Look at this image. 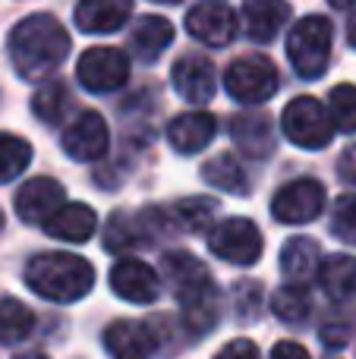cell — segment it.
I'll return each mask as SVG.
<instances>
[{
    "label": "cell",
    "mask_w": 356,
    "mask_h": 359,
    "mask_svg": "<svg viewBox=\"0 0 356 359\" xmlns=\"http://www.w3.org/2000/svg\"><path fill=\"white\" fill-rule=\"evenodd\" d=\"M350 334H353L350 318H334V322H325V328H322V344L331 350H341L347 341H350Z\"/></svg>",
    "instance_id": "obj_34"
},
{
    "label": "cell",
    "mask_w": 356,
    "mask_h": 359,
    "mask_svg": "<svg viewBox=\"0 0 356 359\" xmlns=\"http://www.w3.org/2000/svg\"><path fill=\"white\" fill-rule=\"evenodd\" d=\"M214 359H259V347L252 341H246V337H240V341L227 344Z\"/></svg>",
    "instance_id": "obj_35"
},
{
    "label": "cell",
    "mask_w": 356,
    "mask_h": 359,
    "mask_svg": "<svg viewBox=\"0 0 356 359\" xmlns=\"http://www.w3.org/2000/svg\"><path fill=\"white\" fill-rule=\"evenodd\" d=\"M331 22L325 16H306L290 29L287 57L303 79H319L331 57Z\"/></svg>",
    "instance_id": "obj_3"
},
{
    "label": "cell",
    "mask_w": 356,
    "mask_h": 359,
    "mask_svg": "<svg viewBox=\"0 0 356 359\" xmlns=\"http://www.w3.org/2000/svg\"><path fill=\"white\" fill-rule=\"evenodd\" d=\"M271 359H309V353H306V347H300L296 341H281V344H275Z\"/></svg>",
    "instance_id": "obj_37"
},
{
    "label": "cell",
    "mask_w": 356,
    "mask_h": 359,
    "mask_svg": "<svg viewBox=\"0 0 356 359\" xmlns=\"http://www.w3.org/2000/svg\"><path fill=\"white\" fill-rule=\"evenodd\" d=\"M111 290L120 299L136 306H149L161 297V278L155 274V268L145 265L139 259H120L111 268Z\"/></svg>",
    "instance_id": "obj_12"
},
{
    "label": "cell",
    "mask_w": 356,
    "mask_h": 359,
    "mask_svg": "<svg viewBox=\"0 0 356 359\" xmlns=\"http://www.w3.org/2000/svg\"><path fill=\"white\" fill-rule=\"evenodd\" d=\"M224 88L240 104H262L278 92V69L262 54L237 57L224 73Z\"/></svg>",
    "instance_id": "obj_5"
},
{
    "label": "cell",
    "mask_w": 356,
    "mask_h": 359,
    "mask_svg": "<svg viewBox=\"0 0 356 359\" xmlns=\"http://www.w3.org/2000/svg\"><path fill=\"white\" fill-rule=\"evenodd\" d=\"M338 177L344 183H353L356 186V145H347L338 158Z\"/></svg>",
    "instance_id": "obj_36"
},
{
    "label": "cell",
    "mask_w": 356,
    "mask_h": 359,
    "mask_svg": "<svg viewBox=\"0 0 356 359\" xmlns=\"http://www.w3.org/2000/svg\"><path fill=\"white\" fill-rule=\"evenodd\" d=\"M281 268L294 284L319 274L322 262H319V243L309 240V236H294V240L284 243L281 249Z\"/></svg>",
    "instance_id": "obj_23"
},
{
    "label": "cell",
    "mask_w": 356,
    "mask_h": 359,
    "mask_svg": "<svg viewBox=\"0 0 356 359\" xmlns=\"http://www.w3.org/2000/svg\"><path fill=\"white\" fill-rule=\"evenodd\" d=\"M202 180L208 186L221 192H231V196H243L249 192V180H246V170L240 168V161L233 155H214L202 164Z\"/></svg>",
    "instance_id": "obj_24"
},
{
    "label": "cell",
    "mask_w": 356,
    "mask_h": 359,
    "mask_svg": "<svg viewBox=\"0 0 356 359\" xmlns=\"http://www.w3.org/2000/svg\"><path fill=\"white\" fill-rule=\"evenodd\" d=\"M69 104H73L69 88H67V82H60V79H48L35 95H32V114H35L41 123H50V126L63 123Z\"/></svg>",
    "instance_id": "obj_25"
},
{
    "label": "cell",
    "mask_w": 356,
    "mask_h": 359,
    "mask_svg": "<svg viewBox=\"0 0 356 359\" xmlns=\"http://www.w3.org/2000/svg\"><path fill=\"white\" fill-rule=\"evenodd\" d=\"M319 287L331 303H353L356 299V259L353 255H331L319 268Z\"/></svg>",
    "instance_id": "obj_22"
},
{
    "label": "cell",
    "mask_w": 356,
    "mask_h": 359,
    "mask_svg": "<svg viewBox=\"0 0 356 359\" xmlns=\"http://www.w3.org/2000/svg\"><path fill=\"white\" fill-rule=\"evenodd\" d=\"M76 76H79L82 88L95 95L117 92L130 79V60L117 48H88L76 63Z\"/></svg>",
    "instance_id": "obj_7"
},
{
    "label": "cell",
    "mask_w": 356,
    "mask_h": 359,
    "mask_svg": "<svg viewBox=\"0 0 356 359\" xmlns=\"http://www.w3.org/2000/svg\"><path fill=\"white\" fill-rule=\"evenodd\" d=\"M214 133H218V123H214V117L205 114V111L180 114V117L170 120V126H167L170 145H174L177 151H183V155H196V151H202L214 139Z\"/></svg>",
    "instance_id": "obj_17"
},
{
    "label": "cell",
    "mask_w": 356,
    "mask_h": 359,
    "mask_svg": "<svg viewBox=\"0 0 356 359\" xmlns=\"http://www.w3.org/2000/svg\"><path fill=\"white\" fill-rule=\"evenodd\" d=\"M104 347L111 359H151L158 350L155 331L145 322H114L111 328L104 331Z\"/></svg>",
    "instance_id": "obj_16"
},
{
    "label": "cell",
    "mask_w": 356,
    "mask_h": 359,
    "mask_svg": "<svg viewBox=\"0 0 356 359\" xmlns=\"http://www.w3.org/2000/svg\"><path fill=\"white\" fill-rule=\"evenodd\" d=\"M0 227H4V215H0Z\"/></svg>",
    "instance_id": "obj_40"
},
{
    "label": "cell",
    "mask_w": 356,
    "mask_h": 359,
    "mask_svg": "<svg viewBox=\"0 0 356 359\" xmlns=\"http://www.w3.org/2000/svg\"><path fill=\"white\" fill-rule=\"evenodd\" d=\"M107 142H111L107 123H104V117L95 111L79 114L60 136L63 151H67L73 161H98V158L107 155Z\"/></svg>",
    "instance_id": "obj_11"
},
{
    "label": "cell",
    "mask_w": 356,
    "mask_h": 359,
    "mask_svg": "<svg viewBox=\"0 0 356 359\" xmlns=\"http://www.w3.org/2000/svg\"><path fill=\"white\" fill-rule=\"evenodd\" d=\"M35 328V316L25 303L19 299H0V344L13 347V344H22L25 337Z\"/></svg>",
    "instance_id": "obj_27"
},
{
    "label": "cell",
    "mask_w": 356,
    "mask_h": 359,
    "mask_svg": "<svg viewBox=\"0 0 356 359\" xmlns=\"http://www.w3.org/2000/svg\"><path fill=\"white\" fill-rule=\"evenodd\" d=\"M95 230H98V215L82 202H67L44 224V233L63 243H85V240H92Z\"/></svg>",
    "instance_id": "obj_19"
},
{
    "label": "cell",
    "mask_w": 356,
    "mask_h": 359,
    "mask_svg": "<svg viewBox=\"0 0 356 359\" xmlns=\"http://www.w3.org/2000/svg\"><path fill=\"white\" fill-rule=\"evenodd\" d=\"M13 359H48L44 353H19V356H13Z\"/></svg>",
    "instance_id": "obj_39"
},
{
    "label": "cell",
    "mask_w": 356,
    "mask_h": 359,
    "mask_svg": "<svg viewBox=\"0 0 356 359\" xmlns=\"http://www.w3.org/2000/svg\"><path fill=\"white\" fill-rule=\"evenodd\" d=\"M161 271L167 278L170 290L177 293L180 303H189V299L202 297V293L214 290V280L208 274V268L196 259L186 249H174V252H164L161 259Z\"/></svg>",
    "instance_id": "obj_10"
},
{
    "label": "cell",
    "mask_w": 356,
    "mask_h": 359,
    "mask_svg": "<svg viewBox=\"0 0 356 359\" xmlns=\"http://www.w3.org/2000/svg\"><path fill=\"white\" fill-rule=\"evenodd\" d=\"M290 6L281 0H246L243 4V25L246 35L256 41H271L278 38V32L287 25Z\"/></svg>",
    "instance_id": "obj_20"
},
{
    "label": "cell",
    "mask_w": 356,
    "mask_h": 359,
    "mask_svg": "<svg viewBox=\"0 0 356 359\" xmlns=\"http://www.w3.org/2000/svg\"><path fill=\"white\" fill-rule=\"evenodd\" d=\"M214 211H218L214 198L193 196V198H180V202L167 211V217H170V224H174V227L186 230V233H199V230L212 227Z\"/></svg>",
    "instance_id": "obj_26"
},
{
    "label": "cell",
    "mask_w": 356,
    "mask_h": 359,
    "mask_svg": "<svg viewBox=\"0 0 356 359\" xmlns=\"http://www.w3.org/2000/svg\"><path fill=\"white\" fill-rule=\"evenodd\" d=\"M25 284L50 303H76L95 287V268L76 252H41L25 265Z\"/></svg>",
    "instance_id": "obj_2"
},
{
    "label": "cell",
    "mask_w": 356,
    "mask_h": 359,
    "mask_svg": "<svg viewBox=\"0 0 356 359\" xmlns=\"http://www.w3.org/2000/svg\"><path fill=\"white\" fill-rule=\"evenodd\" d=\"M271 309H275V316L281 318V322L300 325V322H306L309 312H313V297H309V290L303 284H287L271 297Z\"/></svg>",
    "instance_id": "obj_29"
},
{
    "label": "cell",
    "mask_w": 356,
    "mask_h": 359,
    "mask_svg": "<svg viewBox=\"0 0 356 359\" xmlns=\"http://www.w3.org/2000/svg\"><path fill=\"white\" fill-rule=\"evenodd\" d=\"M347 41L356 48V6H353V13H350V22H347Z\"/></svg>",
    "instance_id": "obj_38"
},
{
    "label": "cell",
    "mask_w": 356,
    "mask_h": 359,
    "mask_svg": "<svg viewBox=\"0 0 356 359\" xmlns=\"http://www.w3.org/2000/svg\"><path fill=\"white\" fill-rule=\"evenodd\" d=\"M67 205L63 186L50 177H35L16 192V215L25 224H48L57 211Z\"/></svg>",
    "instance_id": "obj_13"
},
{
    "label": "cell",
    "mask_w": 356,
    "mask_h": 359,
    "mask_svg": "<svg viewBox=\"0 0 356 359\" xmlns=\"http://www.w3.org/2000/svg\"><path fill=\"white\" fill-rule=\"evenodd\" d=\"M170 79L177 95L189 104H205L214 95V67L202 54H183L170 69Z\"/></svg>",
    "instance_id": "obj_15"
},
{
    "label": "cell",
    "mask_w": 356,
    "mask_h": 359,
    "mask_svg": "<svg viewBox=\"0 0 356 359\" xmlns=\"http://www.w3.org/2000/svg\"><path fill=\"white\" fill-rule=\"evenodd\" d=\"M183 306V325H186L193 334H208V331L218 325L221 318V293L218 287L202 297L189 299V303H180Z\"/></svg>",
    "instance_id": "obj_28"
},
{
    "label": "cell",
    "mask_w": 356,
    "mask_h": 359,
    "mask_svg": "<svg viewBox=\"0 0 356 359\" xmlns=\"http://www.w3.org/2000/svg\"><path fill=\"white\" fill-rule=\"evenodd\" d=\"M259 299H262V290H259V284H249V280H243V284L233 290L237 316L243 318V322H249V318H259Z\"/></svg>",
    "instance_id": "obj_33"
},
{
    "label": "cell",
    "mask_w": 356,
    "mask_h": 359,
    "mask_svg": "<svg viewBox=\"0 0 356 359\" xmlns=\"http://www.w3.org/2000/svg\"><path fill=\"white\" fill-rule=\"evenodd\" d=\"M331 233L347 246H356V196H341L331 208Z\"/></svg>",
    "instance_id": "obj_32"
},
{
    "label": "cell",
    "mask_w": 356,
    "mask_h": 359,
    "mask_svg": "<svg viewBox=\"0 0 356 359\" xmlns=\"http://www.w3.org/2000/svg\"><path fill=\"white\" fill-rule=\"evenodd\" d=\"M208 249L231 265H256L262 255V230L249 217H227L208 230Z\"/></svg>",
    "instance_id": "obj_6"
},
{
    "label": "cell",
    "mask_w": 356,
    "mask_h": 359,
    "mask_svg": "<svg viewBox=\"0 0 356 359\" xmlns=\"http://www.w3.org/2000/svg\"><path fill=\"white\" fill-rule=\"evenodd\" d=\"M186 32L196 41L208 44V48H224L237 35V13H233V6L221 4V0L196 4L186 13Z\"/></svg>",
    "instance_id": "obj_9"
},
{
    "label": "cell",
    "mask_w": 356,
    "mask_h": 359,
    "mask_svg": "<svg viewBox=\"0 0 356 359\" xmlns=\"http://www.w3.org/2000/svg\"><path fill=\"white\" fill-rule=\"evenodd\" d=\"M174 41V25L164 16H142L130 32V48L139 60L151 63L161 57V50H167V44Z\"/></svg>",
    "instance_id": "obj_21"
},
{
    "label": "cell",
    "mask_w": 356,
    "mask_h": 359,
    "mask_svg": "<svg viewBox=\"0 0 356 359\" xmlns=\"http://www.w3.org/2000/svg\"><path fill=\"white\" fill-rule=\"evenodd\" d=\"M10 63L22 79H44L69 54V35L50 13H35L10 32Z\"/></svg>",
    "instance_id": "obj_1"
},
{
    "label": "cell",
    "mask_w": 356,
    "mask_h": 359,
    "mask_svg": "<svg viewBox=\"0 0 356 359\" xmlns=\"http://www.w3.org/2000/svg\"><path fill=\"white\" fill-rule=\"evenodd\" d=\"M331 359H334V356H331Z\"/></svg>",
    "instance_id": "obj_41"
},
{
    "label": "cell",
    "mask_w": 356,
    "mask_h": 359,
    "mask_svg": "<svg viewBox=\"0 0 356 359\" xmlns=\"http://www.w3.org/2000/svg\"><path fill=\"white\" fill-rule=\"evenodd\" d=\"M281 130L294 145L309 149V151L325 149V145L334 139L331 117H328V111L322 107V101L313 98V95H300V98H294L287 107H284Z\"/></svg>",
    "instance_id": "obj_4"
},
{
    "label": "cell",
    "mask_w": 356,
    "mask_h": 359,
    "mask_svg": "<svg viewBox=\"0 0 356 359\" xmlns=\"http://www.w3.org/2000/svg\"><path fill=\"white\" fill-rule=\"evenodd\" d=\"M32 145L13 133H0V183H10L29 168Z\"/></svg>",
    "instance_id": "obj_30"
},
{
    "label": "cell",
    "mask_w": 356,
    "mask_h": 359,
    "mask_svg": "<svg viewBox=\"0 0 356 359\" xmlns=\"http://www.w3.org/2000/svg\"><path fill=\"white\" fill-rule=\"evenodd\" d=\"M231 139L246 158H268L278 145L275 120L265 111H246L231 120Z\"/></svg>",
    "instance_id": "obj_14"
},
{
    "label": "cell",
    "mask_w": 356,
    "mask_h": 359,
    "mask_svg": "<svg viewBox=\"0 0 356 359\" xmlns=\"http://www.w3.org/2000/svg\"><path fill=\"white\" fill-rule=\"evenodd\" d=\"M130 0H85L73 10V16L85 35H104V32H117L130 19Z\"/></svg>",
    "instance_id": "obj_18"
},
{
    "label": "cell",
    "mask_w": 356,
    "mask_h": 359,
    "mask_svg": "<svg viewBox=\"0 0 356 359\" xmlns=\"http://www.w3.org/2000/svg\"><path fill=\"white\" fill-rule=\"evenodd\" d=\"M325 208V186L313 177H300L281 186L271 202V215L281 224H309Z\"/></svg>",
    "instance_id": "obj_8"
},
{
    "label": "cell",
    "mask_w": 356,
    "mask_h": 359,
    "mask_svg": "<svg viewBox=\"0 0 356 359\" xmlns=\"http://www.w3.org/2000/svg\"><path fill=\"white\" fill-rule=\"evenodd\" d=\"M328 111L331 123L341 133H356V86H334L328 95Z\"/></svg>",
    "instance_id": "obj_31"
}]
</instances>
